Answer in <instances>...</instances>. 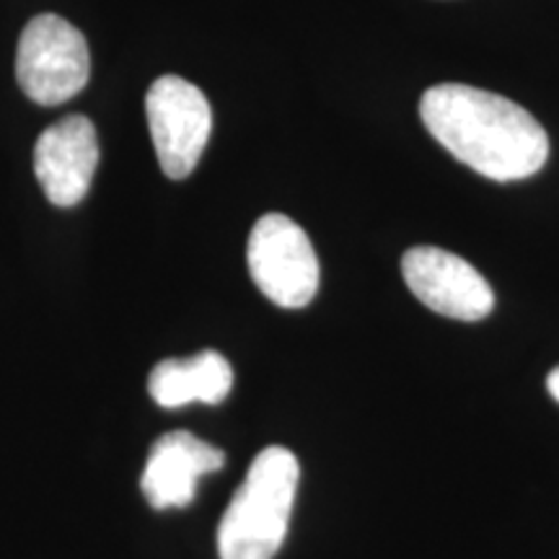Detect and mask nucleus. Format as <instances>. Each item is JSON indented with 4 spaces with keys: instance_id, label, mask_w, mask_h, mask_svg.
<instances>
[{
    "instance_id": "obj_4",
    "label": "nucleus",
    "mask_w": 559,
    "mask_h": 559,
    "mask_svg": "<svg viewBox=\"0 0 559 559\" xmlns=\"http://www.w3.org/2000/svg\"><path fill=\"white\" fill-rule=\"evenodd\" d=\"M249 275L280 309H304L319 290V260L306 230L283 213L254 223L247 243Z\"/></svg>"
},
{
    "instance_id": "obj_10",
    "label": "nucleus",
    "mask_w": 559,
    "mask_h": 559,
    "mask_svg": "<svg viewBox=\"0 0 559 559\" xmlns=\"http://www.w3.org/2000/svg\"><path fill=\"white\" fill-rule=\"evenodd\" d=\"M547 389H549L551 400L559 402V368H555V370H551V373H549V379H547Z\"/></svg>"
},
{
    "instance_id": "obj_2",
    "label": "nucleus",
    "mask_w": 559,
    "mask_h": 559,
    "mask_svg": "<svg viewBox=\"0 0 559 559\" xmlns=\"http://www.w3.org/2000/svg\"><path fill=\"white\" fill-rule=\"evenodd\" d=\"M298 479V459L288 449L270 445L257 453L221 519V559H275L288 534Z\"/></svg>"
},
{
    "instance_id": "obj_6",
    "label": "nucleus",
    "mask_w": 559,
    "mask_h": 559,
    "mask_svg": "<svg viewBox=\"0 0 559 559\" xmlns=\"http://www.w3.org/2000/svg\"><path fill=\"white\" fill-rule=\"evenodd\" d=\"M407 288L440 317L479 321L495 309V293L477 267L438 247H412L402 257Z\"/></svg>"
},
{
    "instance_id": "obj_5",
    "label": "nucleus",
    "mask_w": 559,
    "mask_h": 559,
    "mask_svg": "<svg viewBox=\"0 0 559 559\" xmlns=\"http://www.w3.org/2000/svg\"><path fill=\"white\" fill-rule=\"evenodd\" d=\"M145 115L160 171L169 179L190 177L213 130L205 94L179 75H160L145 96Z\"/></svg>"
},
{
    "instance_id": "obj_8",
    "label": "nucleus",
    "mask_w": 559,
    "mask_h": 559,
    "mask_svg": "<svg viewBox=\"0 0 559 559\" xmlns=\"http://www.w3.org/2000/svg\"><path fill=\"white\" fill-rule=\"evenodd\" d=\"M226 453L185 430L160 436L145 461L140 489L156 510L187 508L194 500L198 481L223 469Z\"/></svg>"
},
{
    "instance_id": "obj_3",
    "label": "nucleus",
    "mask_w": 559,
    "mask_h": 559,
    "mask_svg": "<svg viewBox=\"0 0 559 559\" xmlns=\"http://www.w3.org/2000/svg\"><path fill=\"white\" fill-rule=\"evenodd\" d=\"M91 58L83 34L55 13L34 16L24 26L16 50V81L41 107H58L88 83Z\"/></svg>"
},
{
    "instance_id": "obj_9",
    "label": "nucleus",
    "mask_w": 559,
    "mask_h": 559,
    "mask_svg": "<svg viewBox=\"0 0 559 559\" xmlns=\"http://www.w3.org/2000/svg\"><path fill=\"white\" fill-rule=\"evenodd\" d=\"M230 386L234 368L215 349H202L192 358L160 360L148 379L153 402L164 409H179L192 402L221 404Z\"/></svg>"
},
{
    "instance_id": "obj_7",
    "label": "nucleus",
    "mask_w": 559,
    "mask_h": 559,
    "mask_svg": "<svg viewBox=\"0 0 559 559\" xmlns=\"http://www.w3.org/2000/svg\"><path fill=\"white\" fill-rule=\"evenodd\" d=\"M99 135L83 115H68L37 138L34 174L47 200L58 207H73L88 194L99 166Z\"/></svg>"
},
{
    "instance_id": "obj_1",
    "label": "nucleus",
    "mask_w": 559,
    "mask_h": 559,
    "mask_svg": "<svg viewBox=\"0 0 559 559\" xmlns=\"http://www.w3.org/2000/svg\"><path fill=\"white\" fill-rule=\"evenodd\" d=\"M419 117L451 156L495 181L528 179L549 158L547 130L506 96L440 83L423 94Z\"/></svg>"
}]
</instances>
